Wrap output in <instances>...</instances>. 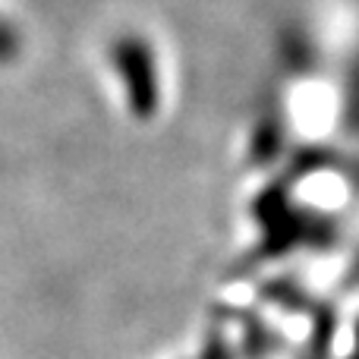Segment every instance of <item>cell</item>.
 Here are the masks:
<instances>
[{
  "instance_id": "6da1fadb",
  "label": "cell",
  "mask_w": 359,
  "mask_h": 359,
  "mask_svg": "<svg viewBox=\"0 0 359 359\" xmlns=\"http://www.w3.org/2000/svg\"><path fill=\"white\" fill-rule=\"evenodd\" d=\"M114 63L130 92V104L136 114H151L158 101V79H155V60L151 48L139 38H123L114 44Z\"/></svg>"
},
{
  "instance_id": "7a4b0ae2",
  "label": "cell",
  "mask_w": 359,
  "mask_h": 359,
  "mask_svg": "<svg viewBox=\"0 0 359 359\" xmlns=\"http://www.w3.org/2000/svg\"><path fill=\"white\" fill-rule=\"evenodd\" d=\"M13 54H16V35L0 22V60H10Z\"/></svg>"
}]
</instances>
